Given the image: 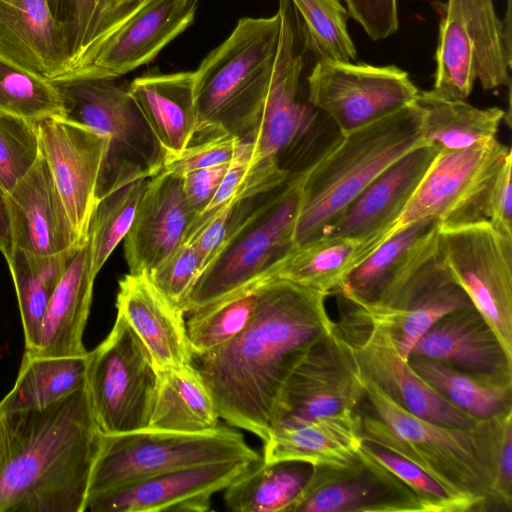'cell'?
<instances>
[{
  "label": "cell",
  "mask_w": 512,
  "mask_h": 512,
  "mask_svg": "<svg viewBox=\"0 0 512 512\" xmlns=\"http://www.w3.org/2000/svg\"><path fill=\"white\" fill-rule=\"evenodd\" d=\"M326 296L272 278L257 287V304L246 328L209 352L192 355L219 417L264 441L282 388L308 350L331 333L335 321Z\"/></svg>",
  "instance_id": "1"
},
{
  "label": "cell",
  "mask_w": 512,
  "mask_h": 512,
  "mask_svg": "<svg viewBox=\"0 0 512 512\" xmlns=\"http://www.w3.org/2000/svg\"><path fill=\"white\" fill-rule=\"evenodd\" d=\"M0 416V512H85L103 437L86 384L43 408Z\"/></svg>",
  "instance_id": "2"
},
{
  "label": "cell",
  "mask_w": 512,
  "mask_h": 512,
  "mask_svg": "<svg viewBox=\"0 0 512 512\" xmlns=\"http://www.w3.org/2000/svg\"><path fill=\"white\" fill-rule=\"evenodd\" d=\"M361 379L369 407L358 410L364 441L416 464L453 493L480 502L486 510L496 506L497 449L512 408L469 427L444 426L414 415L372 381Z\"/></svg>",
  "instance_id": "3"
},
{
  "label": "cell",
  "mask_w": 512,
  "mask_h": 512,
  "mask_svg": "<svg viewBox=\"0 0 512 512\" xmlns=\"http://www.w3.org/2000/svg\"><path fill=\"white\" fill-rule=\"evenodd\" d=\"M423 143L421 113L413 103L340 135L303 170L295 246L324 235L369 183Z\"/></svg>",
  "instance_id": "4"
},
{
  "label": "cell",
  "mask_w": 512,
  "mask_h": 512,
  "mask_svg": "<svg viewBox=\"0 0 512 512\" xmlns=\"http://www.w3.org/2000/svg\"><path fill=\"white\" fill-rule=\"evenodd\" d=\"M280 31L278 11L271 17L241 18L202 60L194 71L197 128L192 141L219 134L250 138L269 90Z\"/></svg>",
  "instance_id": "5"
},
{
  "label": "cell",
  "mask_w": 512,
  "mask_h": 512,
  "mask_svg": "<svg viewBox=\"0 0 512 512\" xmlns=\"http://www.w3.org/2000/svg\"><path fill=\"white\" fill-rule=\"evenodd\" d=\"M302 181L303 171L289 176L251 209L196 280L185 314L274 278L295 247Z\"/></svg>",
  "instance_id": "6"
},
{
  "label": "cell",
  "mask_w": 512,
  "mask_h": 512,
  "mask_svg": "<svg viewBox=\"0 0 512 512\" xmlns=\"http://www.w3.org/2000/svg\"><path fill=\"white\" fill-rule=\"evenodd\" d=\"M433 91L466 100L479 80L484 90L510 84L511 0L501 20L493 0H447L439 23Z\"/></svg>",
  "instance_id": "7"
},
{
  "label": "cell",
  "mask_w": 512,
  "mask_h": 512,
  "mask_svg": "<svg viewBox=\"0 0 512 512\" xmlns=\"http://www.w3.org/2000/svg\"><path fill=\"white\" fill-rule=\"evenodd\" d=\"M240 459L262 460L242 433L220 424L211 430L192 433L143 429L103 434L88 497L160 473Z\"/></svg>",
  "instance_id": "8"
},
{
  "label": "cell",
  "mask_w": 512,
  "mask_h": 512,
  "mask_svg": "<svg viewBox=\"0 0 512 512\" xmlns=\"http://www.w3.org/2000/svg\"><path fill=\"white\" fill-rule=\"evenodd\" d=\"M156 385L150 353L117 315L110 333L87 358L86 390L100 431L116 435L147 429Z\"/></svg>",
  "instance_id": "9"
},
{
  "label": "cell",
  "mask_w": 512,
  "mask_h": 512,
  "mask_svg": "<svg viewBox=\"0 0 512 512\" xmlns=\"http://www.w3.org/2000/svg\"><path fill=\"white\" fill-rule=\"evenodd\" d=\"M117 78H74L52 81L61 96L65 118L84 124L109 138L98 193L122 166L157 174L167 161L128 88Z\"/></svg>",
  "instance_id": "10"
},
{
  "label": "cell",
  "mask_w": 512,
  "mask_h": 512,
  "mask_svg": "<svg viewBox=\"0 0 512 512\" xmlns=\"http://www.w3.org/2000/svg\"><path fill=\"white\" fill-rule=\"evenodd\" d=\"M345 302L334 326L362 377L409 412L432 423L469 427L480 421L449 403L414 371L401 356L389 326Z\"/></svg>",
  "instance_id": "11"
},
{
  "label": "cell",
  "mask_w": 512,
  "mask_h": 512,
  "mask_svg": "<svg viewBox=\"0 0 512 512\" xmlns=\"http://www.w3.org/2000/svg\"><path fill=\"white\" fill-rule=\"evenodd\" d=\"M511 149L495 138L455 151H439L405 210L397 230L434 219L440 227L488 221L495 176Z\"/></svg>",
  "instance_id": "12"
},
{
  "label": "cell",
  "mask_w": 512,
  "mask_h": 512,
  "mask_svg": "<svg viewBox=\"0 0 512 512\" xmlns=\"http://www.w3.org/2000/svg\"><path fill=\"white\" fill-rule=\"evenodd\" d=\"M436 252L512 356V238L488 221L439 226Z\"/></svg>",
  "instance_id": "13"
},
{
  "label": "cell",
  "mask_w": 512,
  "mask_h": 512,
  "mask_svg": "<svg viewBox=\"0 0 512 512\" xmlns=\"http://www.w3.org/2000/svg\"><path fill=\"white\" fill-rule=\"evenodd\" d=\"M396 66L315 61L307 75L309 103L347 134L411 105L418 93Z\"/></svg>",
  "instance_id": "14"
},
{
  "label": "cell",
  "mask_w": 512,
  "mask_h": 512,
  "mask_svg": "<svg viewBox=\"0 0 512 512\" xmlns=\"http://www.w3.org/2000/svg\"><path fill=\"white\" fill-rule=\"evenodd\" d=\"M281 31L273 74L259 122L250 138V160L257 163L292 148L312 127L315 108L300 97L307 64L314 60L299 15L290 0H279ZM315 61V60H314Z\"/></svg>",
  "instance_id": "15"
},
{
  "label": "cell",
  "mask_w": 512,
  "mask_h": 512,
  "mask_svg": "<svg viewBox=\"0 0 512 512\" xmlns=\"http://www.w3.org/2000/svg\"><path fill=\"white\" fill-rule=\"evenodd\" d=\"M364 397L354 359L334 326L289 375L279 396L273 427L298 425L343 410H356Z\"/></svg>",
  "instance_id": "16"
},
{
  "label": "cell",
  "mask_w": 512,
  "mask_h": 512,
  "mask_svg": "<svg viewBox=\"0 0 512 512\" xmlns=\"http://www.w3.org/2000/svg\"><path fill=\"white\" fill-rule=\"evenodd\" d=\"M40 151L67 210L80 245L97 203V192L109 138L63 116L37 123Z\"/></svg>",
  "instance_id": "17"
},
{
  "label": "cell",
  "mask_w": 512,
  "mask_h": 512,
  "mask_svg": "<svg viewBox=\"0 0 512 512\" xmlns=\"http://www.w3.org/2000/svg\"><path fill=\"white\" fill-rule=\"evenodd\" d=\"M258 463L240 459L160 473L89 496L85 511L205 512L211 508L213 494Z\"/></svg>",
  "instance_id": "18"
},
{
  "label": "cell",
  "mask_w": 512,
  "mask_h": 512,
  "mask_svg": "<svg viewBox=\"0 0 512 512\" xmlns=\"http://www.w3.org/2000/svg\"><path fill=\"white\" fill-rule=\"evenodd\" d=\"M285 512H423L416 495L363 454L345 466H311Z\"/></svg>",
  "instance_id": "19"
},
{
  "label": "cell",
  "mask_w": 512,
  "mask_h": 512,
  "mask_svg": "<svg viewBox=\"0 0 512 512\" xmlns=\"http://www.w3.org/2000/svg\"><path fill=\"white\" fill-rule=\"evenodd\" d=\"M198 0H147L98 46L74 78H118L153 60L194 20ZM62 80V79H61Z\"/></svg>",
  "instance_id": "20"
},
{
  "label": "cell",
  "mask_w": 512,
  "mask_h": 512,
  "mask_svg": "<svg viewBox=\"0 0 512 512\" xmlns=\"http://www.w3.org/2000/svg\"><path fill=\"white\" fill-rule=\"evenodd\" d=\"M195 218L184 196L182 177L159 171L149 177L124 238L130 274H149L185 239Z\"/></svg>",
  "instance_id": "21"
},
{
  "label": "cell",
  "mask_w": 512,
  "mask_h": 512,
  "mask_svg": "<svg viewBox=\"0 0 512 512\" xmlns=\"http://www.w3.org/2000/svg\"><path fill=\"white\" fill-rule=\"evenodd\" d=\"M469 306L470 299L435 251L385 303L359 308L390 327L401 356L408 360L417 341L437 320Z\"/></svg>",
  "instance_id": "22"
},
{
  "label": "cell",
  "mask_w": 512,
  "mask_h": 512,
  "mask_svg": "<svg viewBox=\"0 0 512 512\" xmlns=\"http://www.w3.org/2000/svg\"><path fill=\"white\" fill-rule=\"evenodd\" d=\"M5 199L13 249L52 256L82 246L41 151L33 167Z\"/></svg>",
  "instance_id": "23"
},
{
  "label": "cell",
  "mask_w": 512,
  "mask_h": 512,
  "mask_svg": "<svg viewBox=\"0 0 512 512\" xmlns=\"http://www.w3.org/2000/svg\"><path fill=\"white\" fill-rule=\"evenodd\" d=\"M437 154L425 143L405 153L368 184L325 234L359 239L391 236Z\"/></svg>",
  "instance_id": "24"
},
{
  "label": "cell",
  "mask_w": 512,
  "mask_h": 512,
  "mask_svg": "<svg viewBox=\"0 0 512 512\" xmlns=\"http://www.w3.org/2000/svg\"><path fill=\"white\" fill-rule=\"evenodd\" d=\"M438 230L434 219L398 229L349 273L336 295L361 308L382 305L434 254Z\"/></svg>",
  "instance_id": "25"
},
{
  "label": "cell",
  "mask_w": 512,
  "mask_h": 512,
  "mask_svg": "<svg viewBox=\"0 0 512 512\" xmlns=\"http://www.w3.org/2000/svg\"><path fill=\"white\" fill-rule=\"evenodd\" d=\"M117 315L143 342L156 370L191 364L185 313L171 304L146 274H126L119 280Z\"/></svg>",
  "instance_id": "26"
},
{
  "label": "cell",
  "mask_w": 512,
  "mask_h": 512,
  "mask_svg": "<svg viewBox=\"0 0 512 512\" xmlns=\"http://www.w3.org/2000/svg\"><path fill=\"white\" fill-rule=\"evenodd\" d=\"M0 55L50 81L71 68L64 34L45 0H0Z\"/></svg>",
  "instance_id": "27"
},
{
  "label": "cell",
  "mask_w": 512,
  "mask_h": 512,
  "mask_svg": "<svg viewBox=\"0 0 512 512\" xmlns=\"http://www.w3.org/2000/svg\"><path fill=\"white\" fill-rule=\"evenodd\" d=\"M410 355L435 359L469 372L512 377V356L473 305L437 320L417 341Z\"/></svg>",
  "instance_id": "28"
},
{
  "label": "cell",
  "mask_w": 512,
  "mask_h": 512,
  "mask_svg": "<svg viewBox=\"0 0 512 512\" xmlns=\"http://www.w3.org/2000/svg\"><path fill=\"white\" fill-rule=\"evenodd\" d=\"M361 415L343 410L310 422L275 426L263 441L262 461L345 466L356 461L364 443Z\"/></svg>",
  "instance_id": "29"
},
{
  "label": "cell",
  "mask_w": 512,
  "mask_h": 512,
  "mask_svg": "<svg viewBox=\"0 0 512 512\" xmlns=\"http://www.w3.org/2000/svg\"><path fill=\"white\" fill-rule=\"evenodd\" d=\"M95 276L88 241L73 253L48 303L37 347L38 357H83V333L90 313Z\"/></svg>",
  "instance_id": "30"
},
{
  "label": "cell",
  "mask_w": 512,
  "mask_h": 512,
  "mask_svg": "<svg viewBox=\"0 0 512 512\" xmlns=\"http://www.w3.org/2000/svg\"><path fill=\"white\" fill-rule=\"evenodd\" d=\"M127 88L167 160L181 154L197 128L194 71L146 74Z\"/></svg>",
  "instance_id": "31"
},
{
  "label": "cell",
  "mask_w": 512,
  "mask_h": 512,
  "mask_svg": "<svg viewBox=\"0 0 512 512\" xmlns=\"http://www.w3.org/2000/svg\"><path fill=\"white\" fill-rule=\"evenodd\" d=\"M389 235L352 238L325 234L295 246L274 278L287 280L325 295H336L349 273Z\"/></svg>",
  "instance_id": "32"
},
{
  "label": "cell",
  "mask_w": 512,
  "mask_h": 512,
  "mask_svg": "<svg viewBox=\"0 0 512 512\" xmlns=\"http://www.w3.org/2000/svg\"><path fill=\"white\" fill-rule=\"evenodd\" d=\"M156 371V392L147 429L192 433L219 425L212 395L192 364Z\"/></svg>",
  "instance_id": "33"
},
{
  "label": "cell",
  "mask_w": 512,
  "mask_h": 512,
  "mask_svg": "<svg viewBox=\"0 0 512 512\" xmlns=\"http://www.w3.org/2000/svg\"><path fill=\"white\" fill-rule=\"evenodd\" d=\"M413 104L421 113L423 142L438 152L465 149L495 138L505 118L499 107L480 109L433 90L418 91Z\"/></svg>",
  "instance_id": "34"
},
{
  "label": "cell",
  "mask_w": 512,
  "mask_h": 512,
  "mask_svg": "<svg viewBox=\"0 0 512 512\" xmlns=\"http://www.w3.org/2000/svg\"><path fill=\"white\" fill-rule=\"evenodd\" d=\"M408 362L444 399L477 419L512 408V377L469 372L420 355H410Z\"/></svg>",
  "instance_id": "35"
},
{
  "label": "cell",
  "mask_w": 512,
  "mask_h": 512,
  "mask_svg": "<svg viewBox=\"0 0 512 512\" xmlns=\"http://www.w3.org/2000/svg\"><path fill=\"white\" fill-rule=\"evenodd\" d=\"M149 177L139 167L122 166L99 193L88 229L95 277L129 231Z\"/></svg>",
  "instance_id": "36"
},
{
  "label": "cell",
  "mask_w": 512,
  "mask_h": 512,
  "mask_svg": "<svg viewBox=\"0 0 512 512\" xmlns=\"http://www.w3.org/2000/svg\"><path fill=\"white\" fill-rule=\"evenodd\" d=\"M45 1L64 34L68 48L71 68L62 79L80 71L100 43L140 4L129 7L124 0Z\"/></svg>",
  "instance_id": "37"
},
{
  "label": "cell",
  "mask_w": 512,
  "mask_h": 512,
  "mask_svg": "<svg viewBox=\"0 0 512 512\" xmlns=\"http://www.w3.org/2000/svg\"><path fill=\"white\" fill-rule=\"evenodd\" d=\"M89 353V352H88ZM88 354L83 357H38L24 352L17 379L0 401V415L43 408L86 384Z\"/></svg>",
  "instance_id": "38"
},
{
  "label": "cell",
  "mask_w": 512,
  "mask_h": 512,
  "mask_svg": "<svg viewBox=\"0 0 512 512\" xmlns=\"http://www.w3.org/2000/svg\"><path fill=\"white\" fill-rule=\"evenodd\" d=\"M74 252L38 256L13 249L7 261L18 299L27 352L33 351L39 343L48 303Z\"/></svg>",
  "instance_id": "39"
},
{
  "label": "cell",
  "mask_w": 512,
  "mask_h": 512,
  "mask_svg": "<svg viewBox=\"0 0 512 512\" xmlns=\"http://www.w3.org/2000/svg\"><path fill=\"white\" fill-rule=\"evenodd\" d=\"M310 472L306 463L261 460L225 489V504L235 512H285Z\"/></svg>",
  "instance_id": "40"
},
{
  "label": "cell",
  "mask_w": 512,
  "mask_h": 512,
  "mask_svg": "<svg viewBox=\"0 0 512 512\" xmlns=\"http://www.w3.org/2000/svg\"><path fill=\"white\" fill-rule=\"evenodd\" d=\"M0 114L39 122L64 116L56 85L0 55Z\"/></svg>",
  "instance_id": "41"
},
{
  "label": "cell",
  "mask_w": 512,
  "mask_h": 512,
  "mask_svg": "<svg viewBox=\"0 0 512 512\" xmlns=\"http://www.w3.org/2000/svg\"><path fill=\"white\" fill-rule=\"evenodd\" d=\"M296 9L306 45L315 61L351 62L356 48L347 29V9L340 0H290Z\"/></svg>",
  "instance_id": "42"
},
{
  "label": "cell",
  "mask_w": 512,
  "mask_h": 512,
  "mask_svg": "<svg viewBox=\"0 0 512 512\" xmlns=\"http://www.w3.org/2000/svg\"><path fill=\"white\" fill-rule=\"evenodd\" d=\"M257 287L189 314L186 329L192 355L214 350L246 328L255 312Z\"/></svg>",
  "instance_id": "43"
},
{
  "label": "cell",
  "mask_w": 512,
  "mask_h": 512,
  "mask_svg": "<svg viewBox=\"0 0 512 512\" xmlns=\"http://www.w3.org/2000/svg\"><path fill=\"white\" fill-rule=\"evenodd\" d=\"M361 452L384 466L417 497L423 512L485 511L478 501L453 493L416 464L364 441Z\"/></svg>",
  "instance_id": "44"
},
{
  "label": "cell",
  "mask_w": 512,
  "mask_h": 512,
  "mask_svg": "<svg viewBox=\"0 0 512 512\" xmlns=\"http://www.w3.org/2000/svg\"><path fill=\"white\" fill-rule=\"evenodd\" d=\"M37 123L0 114V191L4 195L29 172L40 156Z\"/></svg>",
  "instance_id": "45"
},
{
  "label": "cell",
  "mask_w": 512,
  "mask_h": 512,
  "mask_svg": "<svg viewBox=\"0 0 512 512\" xmlns=\"http://www.w3.org/2000/svg\"><path fill=\"white\" fill-rule=\"evenodd\" d=\"M203 269L197 248L191 243H182L147 277L171 304L185 313L187 298Z\"/></svg>",
  "instance_id": "46"
},
{
  "label": "cell",
  "mask_w": 512,
  "mask_h": 512,
  "mask_svg": "<svg viewBox=\"0 0 512 512\" xmlns=\"http://www.w3.org/2000/svg\"><path fill=\"white\" fill-rule=\"evenodd\" d=\"M245 145V141L230 134L193 140L181 154L167 160L161 171L182 176L193 170L230 163Z\"/></svg>",
  "instance_id": "47"
},
{
  "label": "cell",
  "mask_w": 512,
  "mask_h": 512,
  "mask_svg": "<svg viewBox=\"0 0 512 512\" xmlns=\"http://www.w3.org/2000/svg\"><path fill=\"white\" fill-rule=\"evenodd\" d=\"M348 15L374 41L394 34L399 26L397 0H344Z\"/></svg>",
  "instance_id": "48"
},
{
  "label": "cell",
  "mask_w": 512,
  "mask_h": 512,
  "mask_svg": "<svg viewBox=\"0 0 512 512\" xmlns=\"http://www.w3.org/2000/svg\"><path fill=\"white\" fill-rule=\"evenodd\" d=\"M230 163L193 170L181 176L185 199L195 217L202 213L213 199Z\"/></svg>",
  "instance_id": "49"
},
{
  "label": "cell",
  "mask_w": 512,
  "mask_h": 512,
  "mask_svg": "<svg viewBox=\"0 0 512 512\" xmlns=\"http://www.w3.org/2000/svg\"><path fill=\"white\" fill-rule=\"evenodd\" d=\"M512 153L499 168L491 189L488 222L500 233L512 238Z\"/></svg>",
  "instance_id": "50"
},
{
  "label": "cell",
  "mask_w": 512,
  "mask_h": 512,
  "mask_svg": "<svg viewBox=\"0 0 512 512\" xmlns=\"http://www.w3.org/2000/svg\"><path fill=\"white\" fill-rule=\"evenodd\" d=\"M495 505L512 508V414L505 420L496 457V474L493 486Z\"/></svg>",
  "instance_id": "51"
},
{
  "label": "cell",
  "mask_w": 512,
  "mask_h": 512,
  "mask_svg": "<svg viewBox=\"0 0 512 512\" xmlns=\"http://www.w3.org/2000/svg\"><path fill=\"white\" fill-rule=\"evenodd\" d=\"M13 241L5 195L0 191V252L8 261L12 255Z\"/></svg>",
  "instance_id": "52"
},
{
  "label": "cell",
  "mask_w": 512,
  "mask_h": 512,
  "mask_svg": "<svg viewBox=\"0 0 512 512\" xmlns=\"http://www.w3.org/2000/svg\"><path fill=\"white\" fill-rule=\"evenodd\" d=\"M4 456H5V435H4L2 419L0 416V472L3 468Z\"/></svg>",
  "instance_id": "53"
},
{
  "label": "cell",
  "mask_w": 512,
  "mask_h": 512,
  "mask_svg": "<svg viewBox=\"0 0 512 512\" xmlns=\"http://www.w3.org/2000/svg\"><path fill=\"white\" fill-rule=\"evenodd\" d=\"M147 0H124L126 6L133 7L139 3L145 2Z\"/></svg>",
  "instance_id": "54"
}]
</instances>
